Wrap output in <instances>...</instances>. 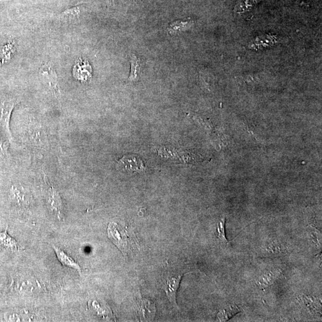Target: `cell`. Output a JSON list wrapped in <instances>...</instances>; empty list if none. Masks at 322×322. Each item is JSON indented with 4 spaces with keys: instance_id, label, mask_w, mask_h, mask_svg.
Listing matches in <instances>:
<instances>
[{
    "instance_id": "cell-3",
    "label": "cell",
    "mask_w": 322,
    "mask_h": 322,
    "mask_svg": "<svg viewBox=\"0 0 322 322\" xmlns=\"http://www.w3.org/2000/svg\"><path fill=\"white\" fill-rule=\"evenodd\" d=\"M17 104V101L14 99H6L2 103L1 110H0V122L10 137H11L10 120L13 110L14 109Z\"/></svg>"
},
{
    "instance_id": "cell-12",
    "label": "cell",
    "mask_w": 322,
    "mask_h": 322,
    "mask_svg": "<svg viewBox=\"0 0 322 322\" xmlns=\"http://www.w3.org/2000/svg\"><path fill=\"white\" fill-rule=\"evenodd\" d=\"M194 25V22L188 21L186 22L176 21L170 25L168 28L170 34H175L182 31L189 29Z\"/></svg>"
},
{
    "instance_id": "cell-15",
    "label": "cell",
    "mask_w": 322,
    "mask_h": 322,
    "mask_svg": "<svg viewBox=\"0 0 322 322\" xmlns=\"http://www.w3.org/2000/svg\"><path fill=\"white\" fill-rule=\"evenodd\" d=\"M80 9L78 7L68 9L62 13L61 15V18L62 20L70 21L75 20L76 18H78L80 16Z\"/></svg>"
},
{
    "instance_id": "cell-4",
    "label": "cell",
    "mask_w": 322,
    "mask_h": 322,
    "mask_svg": "<svg viewBox=\"0 0 322 322\" xmlns=\"http://www.w3.org/2000/svg\"><path fill=\"white\" fill-rule=\"evenodd\" d=\"M183 274L179 275L172 276L167 277L164 282V289L170 302L174 307H177V292H178L181 281L182 279Z\"/></svg>"
},
{
    "instance_id": "cell-1",
    "label": "cell",
    "mask_w": 322,
    "mask_h": 322,
    "mask_svg": "<svg viewBox=\"0 0 322 322\" xmlns=\"http://www.w3.org/2000/svg\"><path fill=\"white\" fill-rule=\"evenodd\" d=\"M107 236L124 255H127L129 251H132L134 245H136L127 227L124 228L116 223H109L107 227Z\"/></svg>"
},
{
    "instance_id": "cell-10",
    "label": "cell",
    "mask_w": 322,
    "mask_h": 322,
    "mask_svg": "<svg viewBox=\"0 0 322 322\" xmlns=\"http://www.w3.org/2000/svg\"><path fill=\"white\" fill-rule=\"evenodd\" d=\"M301 301L311 312H314L315 314L320 313L321 306L319 299L312 297L311 296L302 295Z\"/></svg>"
},
{
    "instance_id": "cell-7",
    "label": "cell",
    "mask_w": 322,
    "mask_h": 322,
    "mask_svg": "<svg viewBox=\"0 0 322 322\" xmlns=\"http://www.w3.org/2000/svg\"><path fill=\"white\" fill-rule=\"evenodd\" d=\"M281 273L280 269H274L262 274L256 280L257 285L262 290L266 289L276 282Z\"/></svg>"
},
{
    "instance_id": "cell-8",
    "label": "cell",
    "mask_w": 322,
    "mask_h": 322,
    "mask_svg": "<svg viewBox=\"0 0 322 322\" xmlns=\"http://www.w3.org/2000/svg\"><path fill=\"white\" fill-rule=\"evenodd\" d=\"M53 247L54 250L56 252L57 257H58L59 260L61 261V263L64 265V266L75 268V269L80 272L81 267L77 262L71 257L68 256V255L66 254L65 252L61 250V249L57 248L55 247V246H53Z\"/></svg>"
},
{
    "instance_id": "cell-14",
    "label": "cell",
    "mask_w": 322,
    "mask_h": 322,
    "mask_svg": "<svg viewBox=\"0 0 322 322\" xmlns=\"http://www.w3.org/2000/svg\"><path fill=\"white\" fill-rule=\"evenodd\" d=\"M226 218L223 217L219 221L217 225V236L221 244L226 245L229 244L225 232Z\"/></svg>"
},
{
    "instance_id": "cell-6",
    "label": "cell",
    "mask_w": 322,
    "mask_h": 322,
    "mask_svg": "<svg viewBox=\"0 0 322 322\" xmlns=\"http://www.w3.org/2000/svg\"><path fill=\"white\" fill-rule=\"evenodd\" d=\"M137 304L138 307V314L141 319L150 320L153 319L155 314L156 308L153 302L146 299L138 300Z\"/></svg>"
},
{
    "instance_id": "cell-11",
    "label": "cell",
    "mask_w": 322,
    "mask_h": 322,
    "mask_svg": "<svg viewBox=\"0 0 322 322\" xmlns=\"http://www.w3.org/2000/svg\"><path fill=\"white\" fill-rule=\"evenodd\" d=\"M240 312H241V309L238 306L230 305L219 311L217 314V319L220 321H226Z\"/></svg>"
},
{
    "instance_id": "cell-9",
    "label": "cell",
    "mask_w": 322,
    "mask_h": 322,
    "mask_svg": "<svg viewBox=\"0 0 322 322\" xmlns=\"http://www.w3.org/2000/svg\"><path fill=\"white\" fill-rule=\"evenodd\" d=\"M74 69V76L78 80L86 81L90 77V66L89 64H86L85 62L78 63Z\"/></svg>"
},
{
    "instance_id": "cell-2",
    "label": "cell",
    "mask_w": 322,
    "mask_h": 322,
    "mask_svg": "<svg viewBox=\"0 0 322 322\" xmlns=\"http://www.w3.org/2000/svg\"><path fill=\"white\" fill-rule=\"evenodd\" d=\"M116 166L118 169L129 173L142 172L144 169L143 160L136 155L124 156L118 161Z\"/></svg>"
},
{
    "instance_id": "cell-13",
    "label": "cell",
    "mask_w": 322,
    "mask_h": 322,
    "mask_svg": "<svg viewBox=\"0 0 322 322\" xmlns=\"http://www.w3.org/2000/svg\"><path fill=\"white\" fill-rule=\"evenodd\" d=\"M8 227H7L4 232L0 233V245H2L3 247L11 249L12 250H17V242L14 238H11L8 234Z\"/></svg>"
},
{
    "instance_id": "cell-5",
    "label": "cell",
    "mask_w": 322,
    "mask_h": 322,
    "mask_svg": "<svg viewBox=\"0 0 322 322\" xmlns=\"http://www.w3.org/2000/svg\"><path fill=\"white\" fill-rule=\"evenodd\" d=\"M288 248L285 243L274 241L268 243L263 249L262 254L265 257H277L288 254Z\"/></svg>"
},
{
    "instance_id": "cell-16",
    "label": "cell",
    "mask_w": 322,
    "mask_h": 322,
    "mask_svg": "<svg viewBox=\"0 0 322 322\" xmlns=\"http://www.w3.org/2000/svg\"><path fill=\"white\" fill-rule=\"evenodd\" d=\"M131 72L129 74L128 79L130 80H133L137 77L138 72L140 70L139 64L136 57L132 55L130 59Z\"/></svg>"
},
{
    "instance_id": "cell-17",
    "label": "cell",
    "mask_w": 322,
    "mask_h": 322,
    "mask_svg": "<svg viewBox=\"0 0 322 322\" xmlns=\"http://www.w3.org/2000/svg\"><path fill=\"white\" fill-rule=\"evenodd\" d=\"M0 156L3 157L9 156L8 144L1 135H0Z\"/></svg>"
},
{
    "instance_id": "cell-18",
    "label": "cell",
    "mask_w": 322,
    "mask_h": 322,
    "mask_svg": "<svg viewBox=\"0 0 322 322\" xmlns=\"http://www.w3.org/2000/svg\"><path fill=\"white\" fill-rule=\"evenodd\" d=\"M311 229H312L311 232L312 242L315 243V245L319 246L321 244L320 242V233L315 227H312Z\"/></svg>"
}]
</instances>
